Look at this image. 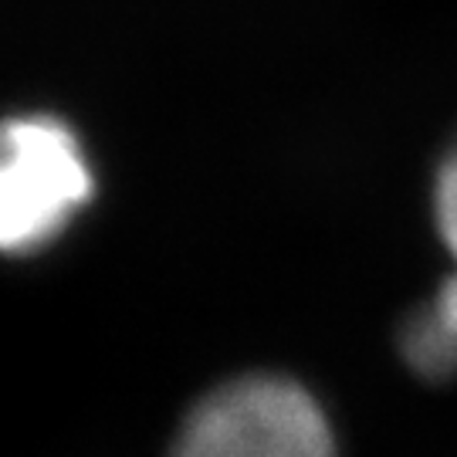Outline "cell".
I'll use <instances>...</instances> for the list:
<instances>
[{"label": "cell", "mask_w": 457, "mask_h": 457, "mask_svg": "<svg viewBox=\"0 0 457 457\" xmlns=\"http://www.w3.org/2000/svg\"><path fill=\"white\" fill-rule=\"evenodd\" d=\"M170 457H339V447L302 383L247 373L196 400Z\"/></svg>", "instance_id": "6da1fadb"}, {"label": "cell", "mask_w": 457, "mask_h": 457, "mask_svg": "<svg viewBox=\"0 0 457 457\" xmlns=\"http://www.w3.org/2000/svg\"><path fill=\"white\" fill-rule=\"evenodd\" d=\"M92 170L71 126L54 115L0 122V254L54 241L92 200Z\"/></svg>", "instance_id": "7a4b0ae2"}, {"label": "cell", "mask_w": 457, "mask_h": 457, "mask_svg": "<svg viewBox=\"0 0 457 457\" xmlns=\"http://www.w3.org/2000/svg\"><path fill=\"white\" fill-rule=\"evenodd\" d=\"M400 353L410 370L424 379L457 376V332L444 322L430 302L410 312L407 322L400 326Z\"/></svg>", "instance_id": "3957f363"}, {"label": "cell", "mask_w": 457, "mask_h": 457, "mask_svg": "<svg viewBox=\"0 0 457 457\" xmlns=\"http://www.w3.org/2000/svg\"><path fill=\"white\" fill-rule=\"evenodd\" d=\"M434 224H437L447 254L454 258V275L444 281L441 292L430 298V305L457 332V143L444 153L437 177H434Z\"/></svg>", "instance_id": "277c9868"}]
</instances>
